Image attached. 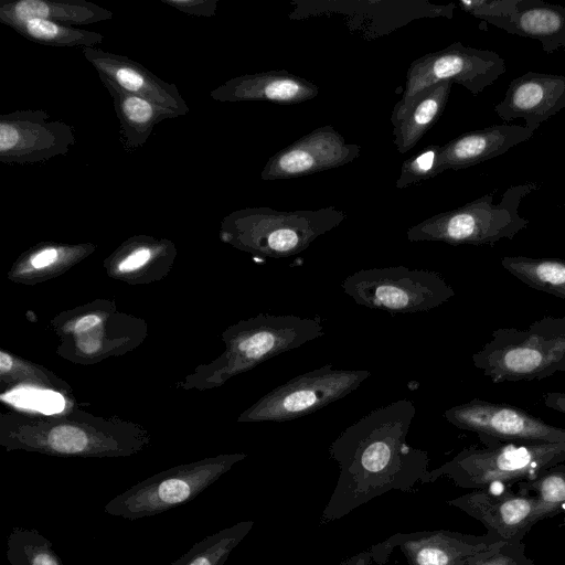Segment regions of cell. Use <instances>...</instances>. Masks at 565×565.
<instances>
[{"label":"cell","mask_w":565,"mask_h":565,"mask_svg":"<svg viewBox=\"0 0 565 565\" xmlns=\"http://www.w3.org/2000/svg\"><path fill=\"white\" fill-rule=\"evenodd\" d=\"M46 444L54 452L76 455L87 449L88 437L78 427L62 425L50 430Z\"/></svg>","instance_id":"cell-29"},{"label":"cell","mask_w":565,"mask_h":565,"mask_svg":"<svg viewBox=\"0 0 565 565\" xmlns=\"http://www.w3.org/2000/svg\"><path fill=\"white\" fill-rule=\"evenodd\" d=\"M341 287L358 305L388 313L429 311L455 296L439 273L405 266L360 269Z\"/></svg>","instance_id":"cell-6"},{"label":"cell","mask_w":565,"mask_h":565,"mask_svg":"<svg viewBox=\"0 0 565 565\" xmlns=\"http://www.w3.org/2000/svg\"><path fill=\"white\" fill-rule=\"evenodd\" d=\"M347 214L334 207L279 211L253 207L232 217L238 242L247 249L273 258L305 252L319 236L338 227Z\"/></svg>","instance_id":"cell-5"},{"label":"cell","mask_w":565,"mask_h":565,"mask_svg":"<svg viewBox=\"0 0 565 565\" xmlns=\"http://www.w3.org/2000/svg\"><path fill=\"white\" fill-rule=\"evenodd\" d=\"M565 108V76L529 71L514 78L494 111L503 121L524 119L536 129Z\"/></svg>","instance_id":"cell-14"},{"label":"cell","mask_w":565,"mask_h":565,"mask_svg":"<svg viewBox=\"0 0 565 565\" xmlns=\"http://www.w3.org/2000/svg\"><path fill=\"white\" fill-rule=\"evenodd\" d=\"M507 545L486 532L482 535L449 530L396 533L371 547L373 561L384 565L395 547L405 555L408 565H475L483 562Z\"/></svg>","instance_id":"cell-10"},{"label":"cell","mask_w":565,"mask_h":565,"mask_svg":"<svg viewBox=\"0 0 565 565\" xmlns=\"http://www.w3.org/2000/svg\"><path fill=\"white\" fill-rule=\"evenodd\" d=\"M372 561H373V554H372L371 548H369L367 551L360 552V553L342 561L338 565H371Z\"/></svg>","instance_id":"cell-35"},{"label":"cell","mask_w":565,"mask_h":565,"mask_svg":"<svg viewBox=\"0 0 565 565\" xmlns=\"http://www.w3.org/2000/svg\"><path fill=\"white\" fill-rule=\"evenodd\" d=\"M242 458V455L227 456L151 477L109 500L104 510L130 521L167 512L194 500Z\"/></svg>","instance_id":"cell-7"},{"label":"cell","mask_w":565,"mask_h":565,"mask_svg":"<svg viewBox=\"0 0 565 565\" xmlns=\"http://www.w3.org/2000/svg\"><path fill=\"white\" fill-rule=\"evenodd\" d=\"M150 250L148 248H140L127 256L118 266L121 271H130L141 267L150 258Z\"/></svg>","instance_id":"cell-32"},{"label":"cell","mask_w":565,"mask_h":565,"mask_svg":"<svg viewBox=\"0 0 565 565\" xmlns=\"http://www.w3.org/2000/svg\"><path fill=\"white\" fill-rule=\"evenodd\" d=\"M319 87L307 78L288 71H267L228 81L216 97L222 100H264L292 105L313 99Z\"/></svg>","instance_id":"cell-16"},{"label":"cell","mask_w":565,"mask_h":565,"mask_svg":"<svg viewBox=\"0 0 565 565\" xmlns=\"http://www.w3.org/2000/svg\"><path fill=\"white\" fill-rule=\"evenodd\" d=\"M509 34L536 40L545 53L565 49V7L542 0H520L510 17L489 20Z\"/></svg>","instance_id":"cell-18"},{"label":"cell","mask_w":565,"mask_h":565,"mask_svg":"<svg viewBox=\"0 0 565 565\" xmlns=\"http://www.w3.org/2000/svg\"><path fill=\"white\" fill-rule=\"evenodd\" d=\"M516 486L519 493L535 498L540 521L559 514L565 507V462L550 468L533 480L518 482Z\"/></svg>","instance_id":"cell-24"},{"label":"cell","mask_w":565,"mask_h":565,"mask_svg":"<svg viewBox=\"0 0 565 565\" xmlns=\"http://www.w3.org/2000/svg\"><path fill=\"white\" fill-rule=\"evenodd\" d=\"M563 512L565 513V507H564V509H563ZM564 524H565V516H564Z\"/></svg>","instance_id":"cell-39"},{"label":"cell","mask_w":565,"mask_h":565,"mask_svg":"<svg viewBox=\"0 0 565 565\" xmlns=\"http://www.w3.org/2000/svg\"><path fill=\"white\" fill-rule=\"evenodd\" d=\"M472 363L494 383L541 380L565 371V316L492 331L472 354Z\"/></svg>","instance_id":"cell-2"},{"label":"cell","mask_w":565,"mask_h":565,"mask_svg":"<svg viewBox=\"0 0 565 565\" xmlns=\"http://www.w3.org/2000/svg\"><path fill=\"white\" fill-rule=\"evenodd\" d=\"M11 366H12L11 358L8 354H6L4 352H0V372H1V374H4L8 371H10Z\"/></svg>","instance_id":"cell-37"},{"label":"cell","mask_w":565,"mask_h":565,"mask_svg":"<svg viewBox=\"0 0 565 565\" xmlns=\"http://www.w3.org/2000/svg\"><path fill=\"white\" fill-rule=\"evenodd\" d=\"M10 403L45 414L58 413L64 408V398L56 392L38 388H19L8 395Z\"/></svg>","instance_id":"cell-28"},{"label":"cell","mask_w":565,"mask_h":565,"mask_svg":"<svg viewBox=\"0 0 565 565\" xmlns=\"http://www.w3.org/2000/svg\"><path fill=\"white\" fill-rule=\"evenodd\" d=\"M10 565H63L52 543L35 529L14 527L7 540Z\"/></svg>","instance_id":"cell-25"},{"label":"cell","mask_w":565,"mask_h":565,"mask_svg":"<svg viewBox=\"0 0 565 565\" xmlns=\"http://www.w3.org/2000/svg\"><path fill=\"white\" fill-rule=\"evenodd\" d=\"M105 83L109 87L111 94L116 97V111L120 118L124 131L131 137L135 134L137 137L143 132H150L153 124L160 118L167 117L170 114L157 106L152 102L132 95L126 90L120 92L119 87L107 77Z\"/></svg>","instance_id":"cell-23"},{"label":"cell","mask_w":565,"mask_h":565,"mask_svg":"<svg viewBox=\"0 0 565 565\" xmlns=\"http://www.w3.org/2000/svg\"><path fill=\"white\" fill-rule=\"evenodd\" d=\"M254 521H241L195 543L170 565H224L232 551L252 531Z\"/></svg>","instance_id":"cell-22"},{"label":"cell","mask_w":565,"mask_h":565,"mask_svg":"<svg viewBox=\"0 0 565 565\" xmlns=\"http://www.w3.org/2000/svg\"><path fill=\"white\" fill-rule=\"evenodd\" d=\"M57 258V252L54 248H47L38 253L31 260L33 267L43 268L53 264Z\"/></svg>","instance_id":"cell-34"},{"label":"cell","mask_w":565,"mask_h":565,"mask_svg":"<svg viewBox=\"0 0 565 565\" xmlns=\"http://www.w3.org/2000/svg\"><path fill=\"white\" fill-rule=\"evenodd\" d=\"M360 153V145L347 142L331 125H326L271 156L260 172V179L270 181L310 175L348 164Z\"/></svg>","instance_id":"cell-12"},{"label":"cell","mask_w":565,"mask_h":565,"mask_svg":"<svg viewBox=\"0 0 565 565\" xmlns=\"http://www.w3.org/2000/svg\"><path fill=\"white\" fill-rule=\"evenodd\" d=\"M84 51L99 72H104L107 78L116 83L119 88L152 102L170 115H177L179 109L182 114L186 110L174 87L169 88V85L153 77L141 66L126 57L110 55L102 51L90 49Z\"/></svg>","instance_id":"cell-17"},{"label":"cell","mask_w":565,"mask_h":565,"mask_svg":"<svg viewBox=\"0 0 565 565\" xmlns=\"http://www.w3.org/2000/svg\"><path fill=\"white\" fill-rule=\"evenodd\" d=\"M82 351L86 353H92L98 350L99 343L94 340H88L79 344Z\"/></svg>","instance_id":"cell-38"},{"label":"cell","mask_w":565,"mask_h":565,"mask_svg":"<svg viewBox=\"0 0 565 565\" xmlns=\"http://www.w3.org/2000/svg\"><path fill=\"white\" fill-rule=\"evenodd\" d=\"M452 83L439 82L415 95L394 119L393 143L402 154L413 149L444 113Z\"/></svg>","instance_id":"cell-19"},{"label":"cell","mask_w":565,"mask_h":565,"mask_svg":"<svg viewBox=\"0 0 565 565\" xmlns=\"http://www.w3.org/2000/svg\"><path fill=\"white\" fill-rule=\"evenodd\" d=\"M502 266L531 288L565 298V260L504 256Z\"/></svg>","instance_id":"cell-21"},{"label":"cell","mask_w":565,"mask_h":565,"mask_svg":"<svg viewBox=\"0 0 565 565\" xmlns=\"http://www.w3.org/2000/svg\"><path fill=\"white\" fill-rule=\"evenodd\" d=\"M14 29L29 39L50 45H92L103 39L98 33L77 30L43 19L26 21Z\"/></svg>","instance_id":"cell-26"},{"label":"cell","mask_w":565,"mask_h":565,"mask_svg":"<svg viewBox=\"0 0 565 565\" xmlns=\"http://www.w3.org/2000/svg\"><path fill=\"white\" fill-rule=\"evenodd\" d=\"M371 372L331 364L297 375L275 387L246 414L257 422H288L315 413L358 388Z\"/></svg>","instance_id":"cell-9"},{"label":"cell","mask_w":565,"mask_h":565,"mask_svg":"<svg viewBox=\"0 0 565 565\" xmlns=\"http://www.w3.org/2000/svg\"><path fill=\"white\" fill-rule=\"evenodd\" d=\"M444 417L457 428L478 434L483 444L565 443V428L548 425L524 409L507 404L475 398L448 408Z\"/></svg>","instance_id":"cell-11"},{"label":"cell","mask_w":565,"mask_h":565,"mask_svg":"<svg viewBox=\"0 0 565 565\" xmlns=\"http://www.w3.org/2000/svg\"><path fill=\"white\" fill-rule=\"evenodd\" d=\"M507 67L495 52L465 46L455 42L413 61L406 72L405 87L391 119L396 118L420 90L439 82H451L477 96L493 84Z\"/></svg>","instance_id":"cell-8"},{"label":"cell","mask_w":565,"mask_h":565,"mask_svg":"<svg viewBox=\"0 0 565 565\" xmlns=\"http://www.w3.org/2000/svg\"><path fill=\"white\" fill-rule=\"evenodd\" d=\"M535 131L521 125H493L462 134L440 148L438 170L467 169L501 156Z\"/></svg>","instance_id":"cell-15"},{"label":"cell","mask_w":565,"mask_h":565,"mask_svg":"<svg viewBox=\"0 0 565 565\" xmlns=\"http://www.w3.org/2000/svg\"><path fill=\"white\" fill-rule=\"evenodd\" d=\"M484 445L465 448L449 461L429 470L427 483L445 477L459 488L472 490L516 484L565 462V443L515 440Z\"/></svg>","instance_id":"cell-3"},{"label":"cell","mask_w":565,"mask_h":565,"mask_svg":"<svg viewBox=\"0 0 565 565\" xmlns=\"http://www.w3.org/2000/svg\"><path fill=\"white\" fill-rule=\"evenodd\" d=\"M447 503L476 519L488 533L511 545L522 544L525 534L540 521L535 498L507 488L476 489Z\"/></svg>","instance_id":"cell-13"},{"label":"cell","mask_w":565,"mask_h":565,"mask_svg":"<svg viewBox=\"0 0 565 565\" xmlns=\"http://www.w3.org/2000/svg\"><path fill=\"white\" fill-rule=\"evenodd\" d=\"M475 565H533L525 555L524 544L507 545L494 556Z\"/></svg>","instance_id":"cell-31"},{"label":"cell","mask_w":565,"mask_h":565,"mask_svg":"<svg viewBox=\"0 0 565 565\" xmlns=\"http://www.w3.org/2000/svg\"><path fill=\"white\" fill-rule=\"evenodd\" d=\"M542 401L548 408L565 414V393H545L542 395Z\"/></svg>","instance_id":"cell-33"},{"label":"cell","mask_w":565,"mask_h":565,"mask_svg":"<svg viewBox=\"0 0 565 565\" xmlns=\"http://www.w3.org/2000/svg\"><path fill=\"white\" fill-rule=\"evenodd\" d=\"M539 186L535 182L511 185L498 203L493 202V193H488L460 207L435 214L411 226L407 239L450 245H486L512 239L529 225V220L520 214L521 202Z\"/></svg>","instance_id":"cell-4"},{"label":"cell","mask_w":565,"mask_h":565,"mask_svg":"<svg viewBox=\"0 0 565 565\" xmlns=\"http://www.w3.org/2000/svg\"><path fill=\"white\" fill-rule=\"evenodd\" d=\"M416 414L411 399H398L367 413L330 444L339 477L321 523L337 521L388 491L413 492L427 483L428 452L407 444Z\"/></svg>","instance_id":"cell-1"},{"label":"cell","mask_w":565,"mask_h":565,"mask_svg":"<svg viewBox=\"0 0 565 565\" xmlns=\"http://www.w3.org/2000/svg\"><path fill=\"white\" fill-rule=\"evenodd\" d=\"M440 148L441 146L438 145H429L406 159L401 167V173L395 183L396 188L405 189L439 174Z\"/></svg>","instance_id":"cell-27"},{"label":"cell","mask_w":565,"mask_h":565,"mask_svg":"<svg viewBox=\"0 0 565 565\" xmlns=\"http://www.w3.org/2000/svg\"><path fill=\"white\" fill-rule=\"evenodd\" d=\"M100 322V319L99 317H97L96 315H88V316H85L83 318H81L76 323H75V331L76 332H84L93 327H95L96 324H98Z\"/></svg>","instance_id":"cell-36"},{"label":"cell","mask_w":565,"mask_h":565,"mask_svg":"<svg viewBox=\"0 0 565 565\" xmlns=\"http://www.w3.org/2000/svg\"><path fill=\"white\" fill-rule=\"evenodd\" d=\"M111 13L85 2H50L22 0L1 8L0 18L12 28L26 21L43 19L71 23H87L109 19Z\"/></svg>","instance_id":"cell-20"},{"label":"cell","mask_w":565,"mask_h":565,"mask_svg":"<svg viewBox=\"0 0 565 565\" xmlns=\"http://www.w3.org/2000/svg\"><path fill=\"white\" fill-rule=\"evenodd\" d=\"M520 0H461V10L484 22L513 14Z\"/></svg>","instance_id":"cell-30"}]
</instances>
